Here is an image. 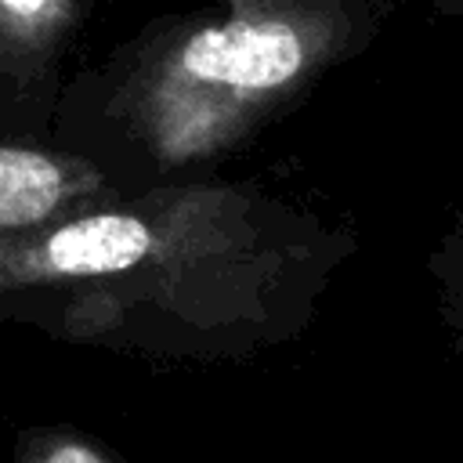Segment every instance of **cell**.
<instances>
[{"label": "cell", "mask_w": 463, "mask_h": 463, "mask_svg": "<svg viewBox=\"0 0 463 463\" xmlns=\"http://www.w3.org/2000/svg\"><path fill=\"white\" fill-rule=\"evenodd\" d=\"M29 463H127V459L83 434L58 430V434H43L29 449Z\"/></svg>", "instance_id": "obj_5"}, {"label": "cell", "mask_w": 463, "mask_h": 463, "mask_svg": "<svg viewBox=\"0 0 463 463\" xmlns=\"http://www.w3.org/2000/svg\"><path fill=\"white\" fill-rule=\"evenodd\" d=\"M423 275L430 286V304L445 347L463 369V203L452 206L441 221V232L427 250Z\"/></svg>", "instance_id": "obj_4"}, {"label": "cell", "mask_w": 463, "mask_h": 463, "mask_svg": "<svg viewBox=\"0 0 463 463\" xmlns=\"http://www.w3.org/2000/svg\"><path fill=\"white\" fill-rule=\"evenodd\" d=\"M427 14L445 18V22H463V0H416Z\"/></svg>", "instance_id": "obj_6"}, {"label": "cell", "mask_w": 463, "mask_h": 463, "mask_svg": "<svg viewBox=\"0 0 463 463\" xmlns=\"http://www.w3.org/2000/svg\"><path fill=\"white\" fill-rule=\"evenodd\" d=\"M394 0H210L148 47L116 112L156 184L224 174L387 29Z\"/></svg>", "instance_id": "obj_1"}, {"label": "cell", "mask_w": 463, "mask_h": 463, "mask_svg": "<svg viewBox=\"0 0 463 463\" xmlns=\"http://www.w3.org/2000/svg\"><path fill=\"white\" fill-rule=\"evenodd\" d=\"M7 11H14V14H25V18H36V14H43L54 0H0Z\"/></svg>", "instance_id": "obj_7"}, {"label": "cell", "mask_w": 463, "mask_h": 463, "mask_svg": "<svg viewBox=\"0 0 463 463\" xmlns=\"http://www.w3.org/2000/svg\"><path fill=\"white\" fill-rule=\"evenodd\" d=\"M98 188L101 174L90 166H69L29 148H0V228L43 224Z\"/></svg>", "instance_id": "obj_3"}, {"label": "cell", "mask_w": 463, "mask_h": 463, "mask_svg": "<svg viewBox=\"0 0 463 463\" xmlns=\"http://www.w3.org/2000/svg\"><path fill=\"white\" fill-rule=\"evenodd\" d=\"M156 232V188L123 206H105L58 224L47 235L0 242V289L36 282H94L98 289L130 271Z\"/></svg>", "instance_id": "obj_2"}]
</instances>
